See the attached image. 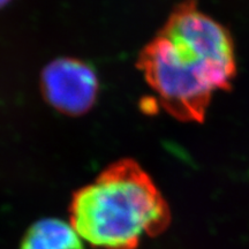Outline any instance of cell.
<instances>
[{
    "instance_id": "7a4b0ae2",
    "label": "cell",
    "mask_w": 249,
    "mask_h": 249,
    "mask_svg": "<svg viewBox=\"0 0 249 249\" xmlns=\"http://www.w3.org/2000/svg\"><path fill=\"white\" fill-rule=\"evenodd\" d=\"M70 217L77 234L102 249H136L143 235H160L171 223L167 202L132 160L116 161L74 193Z\"/></svg>"
},
{
    "instance_id": "6da1fadb",
    "label": "cell",
    "mask_w": 249,
    "mask_h": 249,
    "mask_svg": "<svg viewBox=\"0 0 249 249\" xmlns=\"http://www.w3.org/2000/svg\"><path fill=\"white\" fill-rule=\"evenodd\" d=\"M139 70L167 113L202 121L211 98L230 88L235 57L229 31L197 7L180 2L139 55Z\"/></svg>"
},
{
    "instance_id": "277c9868",
    "label": "cell",
    "mask_w": 249,
    "mask_h": 249,
    "mask_svg": "<svg viewBox=\"0 0 249 249\" xmlns=\"http://www.w3.org/2000/svg\"><path fill=\"white\" fill-rule=\"evenodd\" d=\"M20 249H85L70 223L55 218L38 220L24 234Z\"/></svg>"
},
{
    "instance_id": "3957f363",
    "label": "cell",
    "mask_w": 249,
    "mask_h": 249,
    "mask_svg": "<svg viewBox=\"0 0 249 249\" xmlns=\"http://www.w3.org/2000/svg\"><path fill=\"white\" fill-rule=\"evenodd\" d=\"M40 88L45 101L67 116H82L95 104L98 80L95 71L74 58H58L42 71Z\"/></svg>"
},
{
    "instance_id": "5b68a950",
    "label": "cell",
    "mask_w": 249,
    "mask_h": 249,
    "mask_svg": "<svg viewBox=\"0 0 249 249\" xmlns=\"http://www.w3.org/2000/svg\"><path fill=\"white\" fill-rule=\"evenodd\" d=\"M11 0H0V8H2L4 6H6Z\"/></svg>"
}]
</instances>
